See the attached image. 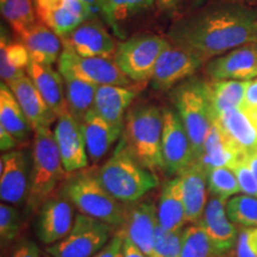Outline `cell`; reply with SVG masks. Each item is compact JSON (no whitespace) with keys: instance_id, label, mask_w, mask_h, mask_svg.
<instances>
[{"instance_id":"27","label":"cell","mask_w":257,"mask_h":257,"mask_svg":"<svg viewBox=\"0 0 257 257\" xmlns=\"http://www.w3.org/2000/svg\"><path fill=\"white\" fill-rule=\"evenodd\" d=\"M216 120L244 156L257 149V128L242 107L224 112Z\"/></svg>"},{"instance_id":"3","label":"cell","mask_w":257,"mask_h":257,"mask_svg":"<svg viewBox=\"0 0 257 257\" xmlns=\"http://www.w3.org/2000/svg\"><path fill=\"white\" fill-rule=\"evenodd\" d=\"M34 133L30 188L27 202L32 211H37L55 194L57 187L68 178L69 173L64 169L50 126H42Z\"/></svg>"},{"instance_id":"37","label":"cell","mask_w":257,"mask_h":257,"mask_svg":"<svg viewBox=\"0 0 257 257\" xmlns=\"http://www.w3.org/2000/svg\"><path fill=\"white\" fill-rule=\"evenodd\" d=\"M207 186L211 195L221 198L224 200L240 192L236 173L232 168L221 167L214 168L207 173Z\"/></svg>"},{"instance_id":"47","label":"cell","mask_w":257,"mask_h":257,"mask_svg":"<svg viewBox=\"0 0 257 257\" xmlns=\"http://www.w3.org/2000/svg\"><path fill=\"white\" fill-rule=\"evenodd\" d=\"M123 257H148V256L140 248H137V246L127 238V237L124 236Z\"/></svg>"},{"instance_id":"16","label":"cell","mask_w":257,"mask_h":257,"mask_svg":"<svg viewBox=\"0 0 257 257\" xmlns=\"http://www.w3.org/2000/svg\"><path fill=\"white\" fill-rule=\"evenodd\" d=\"M205 72L213 80L250 81L257 78V42L244 44L210 60Z\"/></svg>"},{"instance_id":"14","label":"cell","mask_w":257,"mask_h":257,"mask_svg":"<svg viewBox=\"0 0 257 257\" xmlns=\"http://www.w3.org/2000/svg\"><path fill=\"white\" fill-rule=\"evenodd\" d=\"M54 136L59 147L64 169L69 174L85 169L88 166L89 157L81 124L74 118L68 108L57 117Z\"/></svg>"},{"instance_id":"15","label":"cell","mask_w":257,"mask_h":257,"mask_svg":"<svg viewBox=\"0 0 257 257\" xmlns=\"http://www.w3.org/2000/svg\"><path fill=\"white\" fill-rule=\"evenodd\" d=\"M63 47L85 57H112L118 44L99 18H89L82 22L68 36L62 38Z\"/></svg>"},{"instance_id":"6","label":"cell","mask_w":257,"mask_h":257,"mask_svg":"<svg viewBox=\"0 0 257 257\" xmlns=\"http://www.w3.org/2000/svg\"><path fill=\"white\" fill-rule=\"evenodd\" d=\"M173 99L176 113L191 140L193 157L194 161H198L202 155L204 143L214 120L206 81L193 78L182 82L173 92Z\"/></svg>"},{"instance_id":"49","label":"cell","mask_w":257,"mask_h":257,"mask_svg":"<svg viewBox=\"0 0 257 257\" xmlns=\"http://www.w3.org/2000/svg\"><path fill=\"white\" fill-rule=\"evenodd\" d=\"M195 5L202 6L214 2H231V3H242V4L257 6V0H193Z\"/></svg>"},{"instance_id":"1","label":"cell","mask_w":257,"mask_h":257,"mask_svg":"<svg viewBox=\"0 0 257 257\" xmlns=\"http://www.w3.org/2000/svg\"><path fill=\"white\" fill-rule=\"evenodd\" d=\"M168 41L212 60L257 42V6L231 2L202 5L170 25Z\"/></svg>"},{"instance_id":"44","label":"cell","mask_w":257,"mask_h":257,"mask_svg":"<svg viewBox=\"0 0 257 257\" xmlns=\"http://www.w3.org/2000/svg\"><path fill=\"white\" fill-rule=\"evenodd\" d=\"M10 257H40V249L31 240L23 239L16 244Z\"/></svg>"},{"instance_id":"36","label":"cell","mask_w":257,"mask_h":257,"mask_svg":"<svg viewBox=\"0 0 257 257\" xmlns=\"http://www.w3.org/2000/svg\"><path fill=\"white\" fill-rule=\"evenodd\" d=\"M226 213L230 220L243 227H257V198L237 195L226 202Z\"/></svg>"},{"instance_id":"34","label":"cell","mask_w":257,"mask_h":257,"mask_svg":"<svg viewBox=\"0 0 257 257\" xmlns=\"http://www.w3.org/2000/svg\"><path fill=\"white\" fill-rule=\"evenodd\" d=\"M201 223L185 227L180 257H221Z\"/></svg>"},{"instance_id":"18","label":"cell","mask_w":257,"mask_h":257,"mask_svg":"<svg viewBox=\"0 0 257 257\" xmlns=\"http://www.w3.org/2000/svg\"><path fill=\"white\" fill-rule=\"evenodd\" d=\"M200 223L220 255L236 248L238 231L226 213V200L211 195Z\"/></svg>"},{"instance_id":"51","label":"cell","mask_w":257,"mask_h":257,"mask_svg":"<svg viewBox=\"0 0 257 257\" xmlns=\"http://www.w3.org/2000/svg\"><path fill=\"white\" fill-rule=\"evenodd\" d=\"M61 0H36L37 5V12L38 11H44V10H48L56 4H59Z\"/></svg>"},{"instance_id":"8","label":"cell","mask_w":257,"mask_h":257,"mask_svg":"<svg viewBox=\"0 0 257 257\" xmlns=\"http://www.w3.org/2000/svg\"><path fill=\"white\" fill-rule=\"evenodd\" d=\"M110 225L78 213L69 233L55 244L47 245L50 257H93L112 238Z\"/></svg>"},{"instance_id":"17","label":"cell","mask_w":257,"mask_h":257,"mask_svg":"<svg viewBox=\"0 0 257 257\" xmlns=\"http://www.w3.org/2000/svg\"><path fill=\"white\" fill-rule=\"evenodd\" d=\"M74 206L63 193L54 194L42 205L37 220V234L41 242L51 245L61 240L72 230Z\"/></svg>"},{"instance_id":"48","label":"cell","mask_w":257,"mask_h":257,"mask_svg":"<svg viewBox=\"0 0 257 257\" xmlns=\"http://www.w3.org/2000/svg\"><path fill=\"white\" fill-rule=\"evenodd\" d=\"M87 6L89 12H91L93 18L100 17L102 14V4H104V0H82Z\"/></svg>"},{"instance_id":"40","label":"cell","mask_w":257,"mask_h":257,"mask_svg":"<svg viewBox=\"0 0 257 257\" xmlns=\"http://www.w3.org/2000/svg\"><path fill=\"white\" fill-rule=\"evenodd\" d=\"M236 257H257V227H244L239 231Z\"/></svg>"},{"instance_id":"28","label":"cell","mask_w":257,"mask_h":257,"mask_svg":"<svg viewBox=\"0 0 257 257\" xmlns=\"http://www.w3.org/2000/svg\"><path fill=\"white\" fill-rule=\"evenodd\" d=\"M249 81L240 80H213L206 81L207 95L214 119L224 112L243 106Z\"/></svg>"},{"instance_id":"12","label":"cell","mask_w":257,"mask_h":257,"mask_svg":"<svg viewBox=\"0 0 257 257\" xmlns=\"http://www.w3.org/2000/svg\"><path fill=\"white\" fill-rule=\"evenodd\" d=\"M30 159L24 150H11L0 157V199L10 205L27 200L30 188Z\"/></svg>"},{"instance_id":"21","label":"cell","mask_w":257,"mask_h":257,"mask_svg":"<svg viewBox=\"0 0 257 257\" xmlns=\"http://www.w3.org/2000/svg\"><path fill=\"white\" fill-rule=\"evenodd\" d=\"M238 148L234 146L229 136L225 134L219 123L214 119L204 143L202 155L198 161L205 167L207 173L214 168H233L236 163L244 159Z\"/></svg>"},{"instance_id":"41","label":"cell","mask_w":257,"mask_h":257,"mask_svg":"<svg viewBox=\"0 0 257 257\" xmlns=\"http://www.w3.org/2000/svg\"><path fill=\"white\" fill-rule=\"evenodd\" d=\"M232 169L236 173L237 180H238L240 192H243L246 195L257 198V181L251 169H250L248 162H246L245 157L240 160L238 163H236Z\"/></svg>"},{"instance_id":"10","label":"cell","mask_w":257,"mask_h":257,"mask_svg":"<svg viewBox=\"0 0 257 257\" xmlns=\"http://www.w3.org/2000/svg\"><path fill=\"white\" fill-rule=\"evenodd\" d=\"M162 157L165 170L180 175L194 162L192 144L179 114L170 108L163 110Z\"/></svg>"},{"instance_id":"13","label":"cell","mask_w":257,"mask_h":257,"mask_svg":"<svg viewBox=\"0 0 257 257\" xmlns=\"http://www.w3.org/2000/svg\"><path fill=\"white\" fill-rule=\"evenodd\" d=\"M157 226V206L153 201L141 199L133 204H126L124 223L118 230L148 257H152Z\"/></svg>"},{"instance_id":"9","label":"cell","mask_w":257,"mask_h":257,"mask_svg":"<svg viewBox=\"0 0 257 257\" xmlns=\"http://www.w3.org/2000/svg\"><path fill=\"white\" fill-rule=\"evenodd\" d=\"M59 72H70L95 85H115L128 87L131 80L119 69L112 57H85L63 47L59 62Z\"/></svg>"},{"instance_id":"43","label":"cell","mask_w":257,"mask_h":257,"mask_svg":"<svg viewBox=\"0 0 257 257\" xmlns=\"http://www.w3.org/2000/svg\"><path fill=\"white\" fill-rule=\"evenodd\" d=\"M242 108L246 113H257V78L250 80Z\"/></svg>"},{"instance_id":"33","label":"cell","mask_w":257,"mask_h":257,"mask_svg":"<svg viewBox=\"0 0 257 257\" xmlns=\"http://www.w3.org/2000/svg\"><path fill=\"white\" fill-rule=\"evenodd\" d=\"M0 11L18 36L36 22L32 0H0Z\"/></svg>"},{"instance_id":"30","label":"cell","mask_w":257,"mask_h":257,"mask_svg":"<svg viewBox=\"0 0 257 257\" xmlns=\"http://www.w3.org/2000/svg\"><path fill=\"white\" fill-rule=\"evenodd\" d=\"M63 76L66 87V99L68 110L76 120L81 124L88 112L94 107V100L98 85L86 81L70 72H60Z\"/></svg>"},{"instance_id":"19","label":"cell","mask_w":257,"mask_h":257,"mask_svg":"<svg viewBox=\"0 0 257 257\" xmlns=\"http://www.w3.org/2000/svg\"><path fill=\"white\" fill-rule=\"evenodd\" d=\"M179 176L182 182V194H184L187 223H200L208 201L207 170L199 161H194Z\"/></svg>"},{"instance_id":"42","label":"cell","mask_w":257,"mask_h":257,"mask_svg":"<svg viewBox=\"0 0 257 257\" xmlns=\"http://www.w3.org/2000/svg\"><path fill=\"white\" fill-rule=\"evenodd\" d=\"M123 242L124 234L120 230H117L110 242L93 257H123Z\"/></svg>"},{"instance_id":"26","label":"cell","mask_w":257,"mask_h":257,"mask_svg":"<svg viewBox=\"0 0 257 257\" xmlns=\"http://www.w3.org/2000/svg\"><path fill=\"white\" fill-rule=\"evenodd\" d=\"M157 219L160 227L166 231L180 230L187 223L182 182L179 175L163 186L157 202Z\"/></svg>"},{"instance_id":"25","label":"cell","mask_w":257,"mask_h":257,"mask_svg":"<svg viewBox=\"0 0 257 257\" xmlns=\"http://www.w3.org/2000/svg\"><path fill=\"white\" fill-rule=\"evenodd\" d=\"M136 98V92L124 86H98L94 100V110L102 118L114 126L124 130L125 117L128 106Z\"/></svg>"},{"instance_id":"23","label":"cell","mask_w":257,"mask_h":257,"mask_svg":"<svg viewBox=\"0 0 257 257\" xmlns=\"http://www.w3.org/2000/svg\"><path fill=\"white\" fill-rule=\"evenodd\" d=\"M9 87L21 105L34 131L42 126H50V124L57 119L49 110L28 74L16 80Z\"/></svg>"},{"instance_id":"5","label":"cell","mask_w":257,"mask_h":257,"mask_svg":"<svg viewBox=\"0 0 257 257\" xmlns=\"http://www.w3.org/2000/svg\"><path fill=\"white\" fill-rule=\"evenodd\" d=\"M62 193L80 213L104 221L118 230L125 219V207L106 189L98 176L80 173L67 179Z\"/></svg>"},{"instance_id":"52","label":"cell","mask_w":257,"mask_h":257,"mask_svg":"<svg viewBox=\"0 0 257 257\" xmlns=\"http://www.w3.org/2000/svg\"><path fill=\"white\" fill-rule=\"evenodd\" d=\"M179 0H157V3H159V5L161 8L166 9V10H172L174 9L176 4H178Z\"/></svg>"},{"instance_id":"4","label":"cell","mask_w":257,"mask_h":257,"mask_svg":"<svg viewBox=\"0 0 257 257\" xmlns=\"http://www.w3.org/2000/svg\"><path fill=\"white\" fill-rule=\"evenodd\" d=\"M163 111L155 105L135 106L126 113L123 137L138 162L152 172L165 169L162 157Z\"/></svg>"},{"instance_id":"31","label":"cell","mask_w":257,"mask_h":257,"mask_svg":"<svg viewBox=\"0 0 257 257\" xmlns=\"http://www.w3.org/2000/svg\"><path fill=\"white\" fill-rule=\"evenodd\" d=\"M155 4V0H104L101 21L113 31L115 36L124 38L121 27L131 18L142 15Z\"/></svg>"},{"instance_id":"11","label":"cell","mask_w":257,"mask_h":257,"mask_svg":"<svg viewBox=\"0 0 257 257\" xmlns=\"http://www.w3.org/2000/svg\"><path fill=\"white\" fill-rule=\"evenodd\" d=\"M205 61L193 51L170 43L162 51L154 69L152 82L154 88L166 91L176 83L192 76Z\"/></svg>"},{"instance_id":"20","label":"cell","mask_w":257,"mask_h":257,"mask_svg":"<svg viewBox=\"0 0 257 257\" xmlns=\"http://www.w3.org/2000/svg\"><path fill=\"white\" fill-rule=\"evenodd\" d=\"M27 74L30 76L43 100L56 118L68 108L64 80L59 70L51 68V66L48 64L30 61Z\"/></svg>"},{"instance_id":"29","label":"cell","mask_w":257,"mask_h":257,"mask_svg":"<svg viewBox=\"0 0 257 257\" xmlns=\"http://www.w3.org/2000/svg\"><path fill=\"white\" fill-rule=\"evenodd\" d=\"M30 54L23 42L11 41L6 36L4 29L0 40V78L2 82L10 86L16 80L25 75L30 63Z\"/></svg>"},{"instance_id":"2","label":"cell","mask_w":257,"mask_h":257,"mask_svg":"<svg viewBox=\"0 0 257 257\" xmlns=\"http://www.w3.org/2000/svg\"><path fill=\"white\" fill-rule=\"evenodd\" d=\"M96 176L102 186L123 204L141 200L159 185L157 176L138 162L124 137L120 138L113 154L100 167Z\"/></svg>"},{"instance_id":"46","label":"cell","mask_w":257,"mask_h":257,"mask_svg":"<svg viewBox=\"0 0 257 257\" xmlns=\"http://www.w3.org/2000/svg\"><path fill=\"white\" fill-rule=\"evenodd\" d=\"M18 144V140L14 135H11L8 130L4 127L0 126V149L2 152L8 153L14 150Z\"/></svg>"},{"instance_id":"22","label":"cell","mask_w":257,"mask_h":257,"mask_svg":"<svg viewBox=\"0 0 257 257\" xmlns=\"http://www.w3.org/2000/svg\"><path fill=\"white\" fill-rule=\"evenodd\" d=\"M21 37L30 54L31 61L51 66L59 62L63 42L55 31L41 21H36Z\"/></svg>"},{"instance_id":"24","label":"cell","mask_w":257,"mask_h":257,"mask_svg":"<svg viewBox=\"0 0 257 257\" xmlns=\"http://www.w3.org/2000/svg\"><path fill=\"white\" fill-rule=\"evenodd\" d=\"M81 127L88 157L93 162H98L105 157L123 134V128L106 121L94 110L88 112L81 121Z\"/></svg>"},{"instance_id":"7","label":"cell","mask_w":257,"mask_h":257,"mask_svg":"<svg viewBox=\"0 0 257 257\" xmlns=\"http://www.w3.org/2000/svg\"><path fill=\"white\" fill-rule=\"evenodd\" d=\"M168 44L159 35H136L118 43L113 60L131 81L144 82L152 80L157 60Z\"/></svg>"},{"instance_id":"39","label":"cell","mask_w":257,"mask_h":257,"mask_svg":"<svg viewBox=\"0 0 257 257\" xmlns=\"http://www.w3.org/2000/svg\"><path fill=\"white\" fill-rule=\"evenodd\" d=\"M22 219L14 205L2 202L0 205V238L2 246L9 245L17 238L21 232Z\"/></svg>"},{"instance_id":"32","label":"cell","mask_w":257,"mask_h":257,"mask_svg":"<svg viewBox=\"0 0 257 257\" xmlns=\"http://www.w3.org/2000/svg\"><path fill=\"white\" fill-rule=\"evenodd\" d=\"M0 126L18 141L28 140L31 131H34L14 93L3 82L0 86Z\"/></svg>"},{"instance_id":"35","label":"cell","mask_w":257,"mask_h":257,"mask_svg":"<svg viewBox=\"0 0 257 257\" xmlns=\"http://www.w3.org/2000/svg\"><path fill=\"white\" fill-rule=\"evenodd\" d=\"M37 15L40 21L55 31L61 38L68 36L83 22L61 3L44 11L37 12Z\"/></svg>"},{"instance_id":"38","label":"cell","mask_w":257,"mask_h":257,"mask_svg":"<svg viewBox=\"0 0 257 257\" xmlns=\"http://www.w3.org/2000/svg\"><path fill=\"white\" fill-rule=\"evenodd\" d=\"M185 227L176 231H166L160 225L156 229L152 257H180L184 243Z\"/></svg>"},{"instance_id":"50","label":"cell","mask_w":257,"mask_h":257,"mask_svg":"<svg viewBox=\"0 0 257 257\" xmlns=\"http://www.w3.org/2000/svg\"><path fill=\"white\" fill-rule=\"evenodd\" d=\"M245 160H246V162H248L250 169H251L252 174H253V176H255V179L257 181V149L253 150L252 153H250L249 155H246Z\"/></svg>"},{"instance_id":"45","label":"cell","mask_w":257,"mask_h":257,"mask_svg":"<svg viewBox=\"0 0 257 257\" xmlns=\"http://www.w3.org/2000/svg\"><path fill=\"white\" fill-rule=\"evenodd\" d=\"M60 3L63 6H66L69 11H72L76 17H79L83 22H85L86 19L93 18L88 8L86 6V4L82 0H61Z\"/></svg>"}]
</instances>
